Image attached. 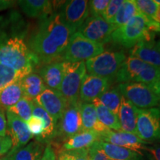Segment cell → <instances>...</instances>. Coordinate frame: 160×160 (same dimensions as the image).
<instances>
[{
  "label": "cell",
  "instance_id": "24",
  "mask_svg": "<svg viewBox=\"0 0 160 160\" xmlns=\"http://www.w3.org/2000/svg\"><path fill=\"white\" fill-rule=\"evenodd\" d=\"M100 148L109 160H142L143 155L131 150L99 141Z\"/></svg>",
  "mask_w": 160,
  "mask_h": 160
},
{
  "label": "cell",
  "instance_id": "38",
  "mask_svg": "<svg viewBox=\"0 0 160 160\" xmlns=\"http://www.w3.org/2000/svg\"><path fill=\"white\" fill-rule=\"evenodd\" d=\"M90 160H109L106 157L105 153L100 148L99 141L95 142L93 145L89 148Z\"/></svg>",
  "mask_w": 160,
  "mask_h": 160
},
{
  "label": "cell",
  "instance_id": "14",
  "mask_svg": "<svg viewBox=\"0 0 160 160\" xmlns=\"http://www.w3.org/2000/svg\"><path fill=\"white\" fill-rule=\"evenodd\" d=\"M99 134L100 141L129 149L142 155V151H145V146L148 145V143L140 139L137 135L122 131L108 130Z\"/></svg>",
  "mask_w": 160,
  "mask_h": 160
},
{
  "label": "cell",
  "instance_id": "40",
  "mask_svg": "<svg viewBox=\"0 0 160 160\" xmlns=\"http://www.w3.org/2000/svg\"><path fill=\"white\" fill-rule=\"evenodd\" d=\"M41 160H57V153L51 144H47Z\"/></svg>",
  "mask_w": 160,
  "mask_h": 160
},
{
  "label": "cell",
  "instance_id": "3",
  "mask_svg": "<svg viewBox=\"0 0 160 160\" xmlns=\"http://www.w3.org/2000/svg\"><path fill=\"white\" fill-rule=\"evenodd\" d=\"M154 20L139 13L112 33L111 41L125 48H132L140 42L153 40L154 33L148 29V24Z\"/></svg>",
  "mask_w": 160,
  "mask_h": 160
},
{
  "label": "cell",
  "instance_id": "5",
  "mask_svg": "<svg viewBox=\"0 0 160 160\" xmlns=\"http://www.w3.org/2000/svg\"><path fill=\"white\" fill-rule=\"evenodd\" d=\"M86 74L85 62H64V76L59 92L68 104L79 101L80 88Z\"/></svg>",
  "mask_w": 160,
  "mask_h": 160
},
{
  "label": "cell",
  "instance_id": "33",
  "mask_svg": "<svg viewBox=\"0 0 160 160\" xmlns=\"http://www.w3.org/2000/svg\"><path fill=\"white\" fill-rule=\"evenodd\" d=\"M57 160H90V153L88 148L78 150L60 149L57 156Z\"/></svg>",
  "mask_w": 160,
  "mask_h": 160
},
{
  "label": "cell",
  "instance_id": "48",
  "mask_svg": "<svg viewBox=\"0 0 160 160\" xmlns=\"http://www.w3.org/2000/svg\"></svg>",
  "mask_w": 160,
  "mask_h": 160
},
{
  "label": "cell",
  "instance_id": "8",
  "mask_svg": "<svg viewBox=\"0 0 160 160\" xmlns=\"http://www.w3.org/2000/svg\"><path fill=\"white\" fill-rule=\"evenodd\" d=\"M137 136L147 143H160V108L138 110Z\"/></svg>",
  "mask_w": 160,
  "mask_h": 160
},
{
  "label": "cell",
  "instance_id": "37",
  "mask_svg": "<svg viewBox=\"0 0 160 160\" xmlns=\"http://www.w3.org/2000/svg\"><path fill=\"white\" fill-rule=\"evenodd\" d=\"M110 0H91L88 1L90 13L91 16L102 17Z\"/></svg>",
  "mask_w": 160,
  "mask_h": 160
},
{
  "label": "cell",
  "instance_id": "27",
  "mask_svg": "<svg viewBox=\"0 0 160 160\" xmlns=\"http://www.w3.org/2000/svg\"><path fill=\"white\" fill-rule=\"evenodd\" d=\"M25 97L34 100L46 88L39 73H32L20 80Z\"/></svg>",
  "mask_w": 160,
  "mask_h": 160
},
{
  "label": "cell",
  "instance_id": "21",
  "mask_svg": "<svg viewBox=\"0 0 160 160\" xmlns=\"http://www.w3.org/2000/svg\"><path fill=\"white\" fill-rule=\"evenodd\" d=\"M100 140V134L95 131L83 130L79 133L65 140L62 145V149L78 150L89 148L95 142Z\"/></svg>",
  "mask_w": 160,
  "mask_h": 160
},
{
  "label": "cell",
  "instance_id": "41",
  "mask_svg": "<svg viewBox=\"0 0 160 160\" xmlns=\"http://www.w3.org/2000/svg\"><path fill=\"white\" fill-rule=\"evenodd\" d=\"M145 151L150 153L153 160H160V146L146 145Z\"/></svg>",
  "mask_w": 160,
  "mask_h": 160
},
{
  "label": "cell",
  "instance_id": "20",
  "mask_svg": "<svg viewBox=\"0 0 160 160\" xmlns=\"http://www.w3.org/2000/svg\"><path fill=\"white\" fill-rule=\"evenodd\" d=\"M18 5L26 16L31 18H44L53 12V4L48 0H21Z\"/></svg>",
  "mask_w": 160,
  "mask_h": 160
},
{
  "label": "cell",
  "instance_id": "15",
  "mask_svg": "<svg viewBox=\"0 0 160 160\" xmlns=\"http://www.w3.org/2000/svg\"><path fill=\"white\" fill-rule=\"evenodd\" d=\"M110 87V79L86 74L82 82L79 100L82 102H92Z\"/></svg>",
  "mask_w": 160,
  "mask_h": 160
},
{
  "label": "cell",
  "instance_id": "32",
  "mask_svg": "<svg viewBox=\"0 0 160 160\" xmlns=\"http://www.w3.org/2000/svg\"><path fill=\"white\" fill-rule=\"evenodd\" d=\"M27 75L28 74L25 72L16 71L0 64V89L10 84L21 80Z\"/></svg>",
  "mask_w": 160,
  "mask_h": 160
},
{
  "label": "cell",
  "instance_id": "6",
  "mask_svg": "<svg viewBox=\"0 0 160 160\" xmlns=\"http://www.w3.org/2000/svg\"><path fill=\"white\" fill-rule=\"evenodd\" d=\"M105 47L102 44L86 39L79 32L72 35L62 59L64 62H85L103 53Z\"/></svg>",
  "mask_w": 160,
  "mask_h": 160
},
{
  "label": "cell",
  "instance_id": "36",
  "mask_svg": "<svg viewBox=\"0 0 160 160\" xmlns=\"http://www.w3.org/2000/svg\"><path fill=\"white\" fill-rule=\"evenodd\" d=\"M26 123H27L30 132L33 135V137H36V139L42 135L44 132V124L39 117L32 116Z\"/></svg>",
  "mask_w": 160,
  "mask_h": 160
},
{
  "label": "cell",
  "instance_id": "11",
  "mask_svg": "<svg viewBox=\"0 0 160 160\" xmlns=\"http://www.w3.org/2000/svg\"><path fill=\"white\" fill-rule=\"evenodd\" d=\"M59 13L65 25L74 33L90 17L88 1L70 0L65 2Z\"/></svg>",
  "mask_w": 160,
  "mask_h": 160
},
{
  "label": "cell",
  "instance_id": "31",
  "mask_svg": "<svg viewBox=\"0 0 160 160\" xmlns=\"http://www.w3.org/2000/svg\"><path fill=\"white\" fill-rule=\"evenodd\" d=\"M33 100L30 99L27 97H23L15 105L10 108L6 111L11 112L27 122L30 118L33 116Z\"/></svg>",
  "mask_w": 160,
  "mask_h": 160
},
{
  "label": "cell",
  "instance_id": "18",
  "mask_svg": "<svg viewBox=\"0 0 160 160\" xmlns=\"http://www.w3.org/2000/svg\"><path fill=\"white\" fill-rule=\"evenodd\" d=\"M39 74L46 88L59 91L64 76V62L57 61L43 65Z\"/></svg>",
  "mask_w": 160,
  "mask_h": 160
},
{
  "label": "cell",
  "instance_id": "17",
  "mask_svg": "<svg viewBox=\"0 0 160 160\" xmlns=\"http://www.w3.org/2000/svg\"><path fill=\"white\" fill-rule=\"evenodd\" d=\"M138 110L139 108L122 96L121 102L117 114L122 131L137 135Z\"/></svg>",
  "mask_w": 160,
  "mask_h": 160
},
{
  "label": "cell",
  "instance_id": "26",
  "mask_svg": "<svg viewBox=\"0 0 160 160\" xmlns=\"http://www.w3.org/2000/svg\"><path fill=\"white\" fill-rule=\"evenodd\" d=\"M23 97H25V94L19 80L0 89V107L7 111Z\"/></svg>",
  "mask_w": 160,
  "mask_h": 160
},
{
  "label": "cell",
  "instance_id": "7",
  "mask_svg": "<svg viewBox=\"0 0 160 160\" xmlns=\"http://www.w3.org/2000/svg\"><path fill=\"white\" fill-rule=\"evenodd\" d=\"M124 98L139 109L157 108L159 105L157 95L148 85L142 82H125L118 85Z\"/></svg>",
  "mask_w": 160,
  "mask_h": 160
},
{
  "label": "cell",
  "instance_id": "45",
  "mask_svg": "<svg viewBox=\"0 0 160 160\" xmlns=\"http://www.w3.org/2000/svg\"><path fill=\"white\" fill-rule=\"evenodd\" d=\"M153 19H154V20L157 23H159L160 25V5H159V7H158Z\"/></svg>",
  "mask_w": 160,
  "mask_h": 160
},
{
  "label": "cell",
  "instance_id": "43",
  "mask_svg": "<svg viewBox=\"0 0 160 160\" xmlns=\"http://www.w3.org/2000/svg\"><path fill=\"white\" fill-rule=\"evenodd\" d=\"M150 86H151V87L152 88V89L154 91L156 94L157 95L158 98H159V106H160V80H159V81L157 82H155L154 84H153V85H150Z\"/></svg>",
  "mask_w": 160,
  "mask_h": 160
},
{
  "label": "cell",
  "instance_id": "44",
  "mask_svg": "<svg viewBox=\"0 0 160 160\" xmlns=\"http://www.w3.org/2000/svg\"><path fill=\"white\" fill-rule=\"evenodd\" d=\"M13 4V2L11 1H0V11L11 8Z\"/></svg>",
  "mask_w": 160,
  "mask_h": 160
},
{
  "label": "cell",
  "instance_id": "19",
  "mask_svg": "<svg viewBox=\"0 0 160 160\" xmlns=\"http://www.w3.org/2000/svg\"><path fill=\"white\" fill-rule=\"evenodd\" d=\"M147 65V63L136 57L131 56L126 57L125 62L115 76L116 81L119 84L135 82L137 77L145 69Z\"/></svg>",
  "mask_w": 160,
  "mask_h": 160
},
{
  "label": "cell",
  "instance_id": "25",
  "mask_svg": "<svg viewBox=\"0 0 160 160\" xmlns=\"http://www.w3.org/2000/svg\"><path fill=\"white\" fill-rule=\"evenodd\" d=\"M33 116L39 117L43 122L44 124V132L42 135L39 138H37V141L42 142L44 144H49L55 137L56 127H57V122L51 115L46 112L42 108L37 105L33 102Z\"/></svg>",
  "mask_w": 160,
  "mask_h": 160
},
{
  "label": "cell",
  "instance_id": "39",
  "mask_svg": "<svg viewBox=\"0 0 160 160\" xmlns=\"http://www.w3.org/2000/svg\"><path fill=\"white\" fill-rule=\"evenodd\" d=\"M12 147L11 139L8 136L0 137V156L6 154L11 151Z\"/></svg>",
  "mask_w": 160,
  "mask_h": 160
},
{
  "label": "cell",
  "instance_id": "4",
  "mask_svg": "<svg viewBox=\"0 0 160 160\" xmlns=\"http://www.w3.org/2000/svg\"><path fill=\"white\" fill-rule=\"evenodd\" d=\"M125 59L123 52L104 51L85 62L87 73L111 79L117 75Z\"/></svg>",
  "mask_w": 160,
  "mask_h": 160
},
{
  "label": "cell",
  "instance_id": "28",
  "mask_svg": "<svg viewBox=\"0 0 160 160\" xmlns=\"http://www.w3.org/2000/svg\"><path fill=\"white\" fill-rule=\"evenodd\" d=\"M92 103L94 105L97 117L100 122L112 131H121V127H120L117 115H116L111 110L104 106L98 99L93 100Z\"/></svg>",
  "mask_w": 160,
  "mask_h": 160
},
{
  "label": "cell",
  "instance_id": "30",
  "mask_svg": "<svg viewBox=\"0 0 160 160\" xmlns=\"http://www.w3.org/2000/svg\"><path fill=\"white\" fill-rule=\"evenodd\" d=\"M121 99L122 95L118 88H108L98 98L100 102L109 110H111L116 115L118 114Z\"/></svg>",
  "mask_w": 160,
  "mask_h": 160
},
{
  "label": "cell",
  "instance_id": "23",
  "mask_svg": "<svg viewBox=\"0 0 160 160\" xmlns=\"http://www.w3.org/2000/svg\"><path fill=\"white\" fill-rule=\"evenodd\" d=\"M45 148V144L35 140L18 151L8 153L4 160H41Z\"/></svg>",
  "mask_w": 160,
  "mask_h": 160
},
{
  "label": "cell",
  "instance_id": "2",
  "mask_svg": "<svg viewBox=\"0 0 160 160\" xmlns=\"http://www.w3.org/2000/svg\"><path fill=\"white\" fill-rule=\"evenodd\" d=\"M0 64L30 74L39 62L21 37L0 34Z\"/></svg>",
  "mask_w": 160,
  "mask_h": 160
},
{
  "label": "cell",
  "instance_id": "29",
  "mask_svg": "<svg viewBox=\"0 0 160 160\" xmlns=\"http://www.w3.org/2000/svg\"><path fill=\"white\" fill-rule=\"evenodd\" d=\"M139 13L140 12L137 8L135 0H124L117 12L113 25L117 29L128 22L132 18Z\"/></svg>",
  "mask_w": 160,
  "mask_h": 160
},
{
  "label": "cell",
  "instance_id": "1",
  "mask_svg": "<svg viewBox=\"0 0 160 160\" xmlns=\"http://www.w3.org/2000/svg\"><path fill=\"white\" fill-rule=\"evenodd\" d=\"M73 33L65 25L59 11L39 19L29 41V49L39 63L62 61V55Z\"/></svg>",
  "mask_w": 160,
  "mask_h": 160
},
{
  "label": "cell",
  "instance_id": "47",
  "mask_svg": "<svg viewBox=\"0 0 160 160\" xmlns=\"http://www.w3.org/2000/svg\"><path fill=\"white\" fill-rule=\"evenodd\" d=\"M0 160H1V159H0Z\"/></svg>",
  "mask_w": 160,
  "mask_h": 160
},
{
  "label": "cell",
  "instance_id": "22",
  "mask_svg": "<svg viewBox=\"0 0 160 160\" xmlns=\"http://www.w3.org/2000/svg\"><path fill=\"white\" fill-rule=\"evenodd\" d=\"M80 113L84 130H91L102 133L110 130L98 119L97 111L92 102H80Z\"/></svg>",
  "mask_w": 160,
  "mask_h": 160
},
{
  "label": "cell",
  "instance_id": "42",
  "mask_svg": "<svg viewBox=\"0 0 160 160\" xmlns=\"http://www.w3.org/2000/svg\"><path fill=\"white\" fill-rule=\"evenodd\" d=\"M7 135V121L4 111L0 109V137H6Z\"/></svg>",
  "mask_w": 160,
  "mask_h": 160
},
{
  "label": "cell",
  "instance_id": "12",
  "mask_svg": "<svg viewBox=\"0 0 160 160\" xmlns=\"http://www.w3.org/2000/svg\"><path fill=\"white\" fill-rule=\"evenodd\" d=\"M6 116L7 133L12 141V147L8 153H12L25 146L33 137L25 121L8 111H6Z\"/></svg>",
  "mask_w": 160,
  "mask_h": 160
},
{
  "label": "cell",
  "instance_id": "13",
  "mask_svg": "<svg viewBox=\"0 0 160 160\" xmlns=\"http://www.w3.org/2000/svg\"><path fill=\"white\" fill-rule=\"evenodd\" d=\"M33 102L51 115L57 123L68 106L67 101L59 91L48 88H46Z\"/></svg>",
  "mask_w": 160,
  "mask_h": 160
},
{
  "label": "cell",
  "instance_id": "34",
  "mask_svg": "<svg viewBox=\"0 0 160 160\" xmlns=\"http://www.w3.org/2000/svg\"><path fill=\"white\" fill-rule=\"evenodd\" d=\"M135 3L140 13L148 18H154L155 13L159 7L154 0H135Z\"/></svg>",
  "mask_w": 160,
  "mask_h": 160
},
{
  "label": "cell",
  "instance_id": "35",
  "mask_svg": "<svg viewBox=\"0 0 160 160\" xmlns=\"http://www.w3.org/2000/svg\"><path fill=\"white\" fill-rule=\"evenodd\" d=\"M123 2L124 0H110L105 13L102 17L108 23L113 24L117 12Z\"/></svg>",
  "mask_w": 160,
  "mask_h": 160
},
{
  "label": "cell",
  "instance_id": "16",
  "mask_svg": "<svg viewBox=\"0 0 160 160\" xmlns=\"http://www.w3.org/2000/svg\"><path fill=\"white\" fill-rule=\"evenodd\" d=\"M130 56L160 68V40L140 42L131 48Z\"/></svg>",
  "mask_w": 160,
  "mask_h": 160
},
{
  "label": "cell",
  "instance_id": "10",
  "mask_svg": "<svg viewBox=\"0 0 160 160\" xmlns=\"http://www.w3.org/2000/svg\"><path fill=\"white\" fill-rule=\"evenodd\" d=\"M115 30L113 24L106 22L100 16H90L77 32L86 39L104 45L111 41V36Z\"/></svg>",
  "mask_w": 160,
  "mask_h": 160
},
{
  "label": "cell",
  "instance_id": "9",
  "mask_svg": "<svg viewBox=\"0 0 160 160\" xmlns=\"http://www.w3.org/2000/svg\"><path fill=\"white\" fill-rule=\"evenodd\" d=\"M80 102L79 100L77 102L68 104L65 112L57 123L54 139L64 142L70 137L83 131Z\"/></svg>",
  "mask_w": 160,
  "mask_h": 160
},
{
  "label": "cell",
  "instance_id": "46",
  "mask_svg": "<svg viewBox=\"0 0 160 160\" xmlns=\"http://www.w3.org/2000/svg\"><path fill=\"white\" fill-rule=\"evenodd\" d=\"M158 5H160V0H154Z\"/></svg>",
  "mask_w": 160,
  "mask_h": 160
}]
</instances>
